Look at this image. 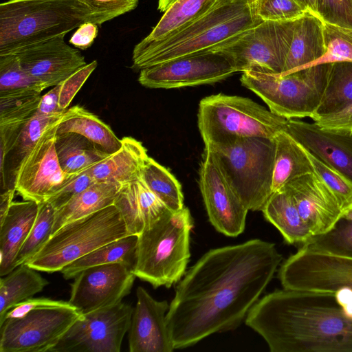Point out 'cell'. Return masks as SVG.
Here are the masks:
<instances>
[{
  "label": "cell",
  "mask_w": 352,
  "mask_h": 352,
  "mask_svg": "<svg viewBox=\"0 0 352 352\" xmlns=\"http://www.w3.org/2000/svg\"><path fill=\"white\" fill-rule=\"evenodd\" d=\"M250 8L261 21H295L307 12L296 0H250Z\"/></svg>",
  "instance_id": "cell-42"
},
{
  "label": "cell",
  "mask_w": 352,
  "mask_h": 352,
  "mask_svg": "<svg viewBox=\"0 0 352 352\" xmlns=\"http://www.w3.org/2000/svg\"><path fill=\"white\" fill-rule=\"evenodd\" d=\"M90 10L92 23L100 26L122 14L133 10L138 0H79Z\"/></svg>",
  "instance_id": "cell-44"
},
{
  "label": "cell",
  "mask_w": 352,
  "mask_h": 352,
  "mask_svg": "<svg viewBox=\"0 0 352 352\" xmlns=\"http://www.w3.org/2000/svg\"><path fill=\"white\" fill-rule=\"evenodd\" d=\"M342 217L352 220V206L343 212Z\"/></svg>",
  "instance_id": "cell-55"
},
{
  "label": "cell",
  "mask_w": 352,
  "mask_h": 352,
  "mask_svg": "<svg viewBox=\"0 0 352 352\" xmlns=\"http://www.w3.org/2000/svg\"><path fill=\"white\" fill-rule=\"evenodd\" d=\"M296 21H261L209 52L223 56L236 72L281 74Z\"/></svg>",
  "instance_id": "cell-10"
},
{
  "label": "cell",
  "mask_w": 352,
  "mask_h": 352,
  "mask_svg": "<svg viewBox=\"0 0 352 352\" xmlns=\"http://www.w3.org/2000/svg\"><path fill=\"white\" fill-rule=\"evenodd\" d=\"M41 98L34 90L0 93V129L22 128L35 115Z\"/></svg>",
  "instance_id": "cell-36"
},
{
  "label": "cell",
  "mask_w": 352,
  "mask_h": 352,
  "mask_svg": "<svg viewBox=\"0 0 352 352\" xmlns=\"http://www.w3.org/2000/svg\"><path fill=\"white\" fill-rule=\"evenodd\" d=\"M261 22L253 15L250 0H222L212 10L177 33L133 51V68H144L170 60L208 53Z\"/></svg>",
  "instance_id": "cell-3"
},
{
  "label": "cell",
  "mask_w": 352,
  "mask_h": 352,
  "mask_svg": "<svg viewBox=\"0 0 352 352\" xmlns=\"http://www.w3.org/2000/svg\"><path fill=\"white\" fill-rule=\"evenodd\" d=\"M261 211L289 244L300 246L313 236L285 188L272 192Z\"/></svg>",
  "instance_id": "cell-27"
},
{
  "label": "cell",
  "mask_w": 352,
  "mask_h": 352,
  "mask_svg": "<svg viewBox=\"0 0 352 352\" xmlns=\"http://www.w3.org/2000/svg\"><path fill=\"white\" fill-rule=\"evenodd\" d=\"M299 249L352 258V220L342 217L330 230L313 236Z\"/></svg>",
  "instance_id": "cell-38"
},
{
  "label": "cell",
  "mask_w": 352,
  "mask_h": 352,
  "mask_svg": "<svg viewBox=\"0 0 352 352\" xmlns=\"http://www.w3.org/2000/svg\"><path fill=\"white\" fill-rule=\"evenodd\" d=\"M282 259L275 244L261 239L212 249L204 254L184 274L166 314L175 349L237 328Z\"/></svg>",
  "instance_id": "cell-1"
},
{
  "label": "cell",
  "mask_w": 352,
  "mask_h": 352,
  "mask_svg": "<svg viewBox=\"0 0 352 352\" xmlns=\"http://www.w3.org/2000/svg\"><path fill=\"white\" fill-rule=\"evenodd\" d=\"M208 153L248 210H262L272 193L274 138H243L204 144Z\"/></svg>",
  "instance_id": "cell-6"
},
{
  "label": "cell",
  "mask_w": 352,
  "mask_h": 352,
  "mask_svg": "<svg viewBox=\"0 0 352 352\" xmlns=\"http://www.w3.org/2000/svg\"><path fill=\"white\" fill-rule=\"evenodd\" d=\"M317 15L323 21L352 28V0H318Z\"/></svg>",
  "instance_id": "cell-45"
},
{
  "label": "cell",
  "mask_w": 352,
  "mask_h": 352,
  "mask_svg": "<svg viewBox=\"0 0 352 352\" xmlns=\"http://www.w3.org/2000/svg\"><path fill=\"white\" fill-rule=\"evenodd\" d=\"M192 227L188 208L168 210L138 235L135 276L154 288L170 287L181 280L188 263Z\"/></svg>",
  "instance_id": "cell-5"
},
{
  "label": "cell",
  "mask_w": 352,
  "mask_h": 352,
  "mask_svg": "<svg viewBox=\"0 0 352 352\" xmlns=\"http://www.w3.org/2000/svg\"><path fill=\"white\" fill-rule=\"evenodd\" d=\"M16 190L9 188L1 192L0 195V222L6 216L12 203Z\"/></svg>",
  "instance_id": "cell-52"
},
{
  "label": "cell",
  "mask_w": 352,
  "mask_h": 352,
  "mask_svg": "<svg viewBox=\"0 0 352 352\" xmlns=\"http://www.w3.org/2000/svg\"><path fill=\"white\" fill-rule=\"evenodd\" d=\"M199 170V186L209 220L228 236L245 229L248 210L243 205L208 153L204 152Z\"/></svg>",
  "instance_id": "cell-17"
},
{
  "label": "cell",
  "mask_w": 352,
  "mask_h": 352,
  "mask_svg": "<svg viewBox=\"0 0 352 352\" xmlns=\"http://www.w3.org/2000/svg\"><path fill=\"white\" fill-rule=\"evenodd\" d=\"M55 146L60 167L67 177L91 168L109 155L98 145L75 133L56 135Z\"/></svg>",
  "instance_id": "cell-32"
},
{
  "label": "cell",
  "mask_w": 352,
  "mask_h": 352,
  "mask_svg": "<svg viewBox=\"0 0 352 352\" xmlns=\"http://www.w3.org/2000/svg\"><path fill=\"white\" fill-rule=\"evenodd\" d=\"M64 37L32 44L15 53L24 70L46 88L59 85L87 65L84 56Z\"/></svg>",
  "instance_id": "cell-18"
},
{
  "label": "cell",
  "mask_w": 352,
  "mask_h": 352,
  "mask_svg": "<svg viewBox=\"0 0 352 352\" xmlns=\"http://www.w3.org/2000/svg\"><path fill=\"white\" fill-rule=\"evenodd\" d=\"M82 314L69 304L43 307L0 324V352H50Z\"/></svg>",
  "instance_id": "cell-11"
},
{
  "label": "cell",
  "mask_w": 352,
  "mask_h": 352,
  "mask_svg": "<svg viewBox=\"0 0 352 352\" xmlns=\"http://www.w3.org/2000/svg\"><path fill=\"white\" fill-rule=\"evenodd\" d=\"M274 164L272 176V192L278 191L301 175L314 172L305 148L284 130L274 138Z\"/></svg>",
  "instance_id": "cell-28"
},
{
  "label": "cell",
  "mask_w": 352,
  "mask_h": 352,
  "mask_svg": "<svg viewBox=\"0 0 352 352\" xmlns=\"http://www.w3.org/2000/svg\"><path fill=\"white\" fill-rule=\"evenodd\" d=\"M278 278L287 289L352 292V258L298 249L282 263Z\"/></svg>",
  "instance_id": "cell-13"
},
{
  "label": "cell",
  "mask_w": 352,
  "mask_h": 352,
  "mask_svg": "<svg viewBox=\"0 0 352 352\" xmlns=\"http://www.w3.org/2000/svg\"><path fill=\"white\" fill-rule=\"evenodd\" d=\"M122 185L96 182L56 210L52 234L64 225L113 205Z\"/></svg>",
  "instance_id": "cell-29"
},
{
  "label": "cell",
  "mask_w": 352,
  "mask_h": 352,
  "mask_svg": "<svg viewBox=\"0 0 352 352\" xmlns=\"http://www.w3.org/2000/svg\"><path fill=\"white\" fill-rule=\"evenodd\" d=\"M49 284L37 270L22 264L0 280V324L14 305L32 298Z\"/></svg>",
  "instance_id": "cell-34"
},
{
  "label": "cell",
  "mask_w": 352,
  "mask_h": 352,
  "mask_svg": "<svg viewBox=\"0 0 352 352\" xmlns=\"http://www.w3.org/2000/svg\"><path fill=\"white\" fill-rule=\"evenodd\" d=\"M45 89L24 70L16 54L0 55V93L22 90L41 93Z\"/></svg>",
  "instance_id": "cell-41"
},
{
  "label": "cell",
  "mask_w": 352,
  "mask_h": 352,
  "mask_svg": "<svg viewBox=\"0 0 352 352\" xmlns=\"http://www.w3.org/2000/svg\"><path fill=\"white\" fill-rule=\"evenodd\" d=\"M98 65L94 60L81 67L59 84V107L66 110L76 94Z\"/></svg>",
  "instance_id": "cell-47"
},
{
  "label": "cell",
  "mask_w": 352,
  "mask_h": 352,
  "mask_svg": "<svg viewBox=\"0 0 352 352\" xmlns=\"http://www.w3.org/2000/svg\"><path fill=\"white\" fill-rule=\"evenodd\" d=\"M58 122L42 135L16 172L14 186L23 200L47 201L69 178L60 167L56 151Z\"/></svg>",
  "instance_id": "cell-16"
},
{
  "label": "cell",
  "mask_w": 352,
  "mask_h": 352,
  "mask_svg": "<svg viewBox=\"0 0 352 352\" xmlns=\"http://www.w3.org/2000/svg\"><path fill=\"white\" fill-rule=\"evenodd\" d=\"M133 309L121 302L82 314L50 352H120Z\"/></svg>",
  "instance_id": "cell-12"
},
{
  "label": "cell",
  "mask_w": 352,
  "mask_h": 352,
  "mask_svg": "<svg viewBox=\"0 0 352 352\" xmlns=\"http://www.w3.org/2000/svg\"><path fill=\"white\" fill-rule=\"evenodd\" d=\"M136 296L129 330V351H173L175 348L166 322L167 301L154 299L142 287H138Z\"/></svg>",
  "instance_id": "cell-20"
},
{
  "label": "cell",
  "mask_w": 352,
  "mask_h": 352,
  "mask_svg": "<svg viewBox=\"0 0 352 352\" xmlns=\"http://www.w3.org/2000/svg\"><path fill=\"white\" fill-rule=\"evenodd\" d=\"M324 52L323 21L317 14L307 11L296 21L281 74L305 68L321 58Z\"/></svg>",
  "instance_id": "cell-24"
},
{
  "label": "cell",
  "mask_w": 352,
  "mask_h": 352,
  "mask_svg": "<svg viewBox=\"0 0 352 352\" xmlns=\"http://www.w3.org/2000/svg\"><path fill=\"white\" fill-rule=\"evenodd\" d=\"M88 170L69 177L47 201L56 210L74 197L95 184L96 182Z\"/></svg>",
  "instance_id": "cell-46"
},
{
  "label": "cell",
  "mask_w": 352,
  "mask_h": 352,
  "mask_svg": "<svg viewBox=\"0 0 352 352\" xmlns=\"http://www.w3.org/2000/svg\"><path fill=\"white\" fill-rule=\"evenodd\" d=\"M325 52L305 68L338 62H352V28L323 21ZM304 68V69H305Z\"/></svg>",
  "instance_id": "cell-40"
},
{
  "label": "cell",
  "mask_w": 352,
  "mask_h": 352,
  "mask_svg": "<svg viewBox=\"0 0 352 352\" xmlns=\"http://www.w3.org/2000/svg\"><path fill=\"white\" fill-rule=\"evenodd\" d=\"M142 177L148 187L172 211L184 207L182 187L169 170L148 157L142 170Z\"/></svg>",
  "instance_id": "cell-37"
},
{
  "label": "cell",
  "mask_w": 352,
  "mask_h": 352,
  "mask_svg": "<svg viewBox=\"0 0 352 352\" xmlns=\"http://www.w3.org/2000/svg\"><path fill=\"white\" fill-rule=\"evenodd\" d=\"M135 277L123 263L85 269L74 277L68 301L82 314L115 305L130 293Z\"/></svg>",
  "instance_id": "cell-15"
},
{
  "label": "cell",
  "mask_w": 352,
  "mask_h": 352,
  "mask_svg": "<svg viewBox=\"0 0 352 352\" xmlns=\"http://www.w3.org/2000/svg\"><path fill=\"white\" fill-rule=\"evenodd\" d=\"M314 172L323 181L337 199L343 212L352 206V181L316 158L306 150Z\"/></svg>",
  "instance_id": "cell-43"
},
{
  "label": "cell",
  "mask_w": 352,
  "mask_h": 352,
  "mask_svg": "<svg viewBox=\"0 0 352 352\" xmlns=\"http://www.w3.org/2000/svg\"><path fill=\"white\" fill-rule=\"evenodd\" d=\"M352 104V62L330 63L325 89L320 102L311 117L337 113Z\"/></svg>",
  "instance_id": "cell-35"
},
{
  "label": "cell",
  "mask_w": 352,
  "mask_h": 352,
  "mask_svg": "<svg viewBox=\"0 0 352 352\" xmlns=\"http://www.w3.org/2000/svg\"><path fill=\"white\" fill-rule=\"evenodd\" d=\"M69 301L56 300L45 298H30L12 307L6 313L3 322L7 318L21 316L34 309L43 307H63L69 305Z\"/></svg>",
  "instance_id": "cell-49"
},
{
  "label": "cell",
  "mask_w": 352,
  "mask_h": 352,
  "mask_svg": "<svg viewBox=\"0 0 352 352\" xmlns=\"http://www.w3.org/2000/svg\"><path fill=\"white\" fill-rule=\"evenodd\" d=\"M98 34V25L92 22L82 23L74 33L69 42L75 47L85 50L92 45Z\"/></svg>",
  "instance_id": "cell-51"
},
{
  "label": "cell",
  "mask_w": 352,
  "mask_h": 352,
  "mask_svg": "<svg viewBox=\"0 0 352 352\" xmlns=\"http://www.w3.org/2000/svg\"><path fill=\"white\" fill-rule=\"evenodd\" d=\"M39 204L29 200L13 201L0 222V275L16 268V256L36 221Z\"/></svg>",
  "instance_id": "cell-23"
},
{
  "label": "cell",
  "mask_w": 352,
  "mask_h": 352,
  "mask_svg": "<svg viewBox=\"0 0 352 352\" xmlns=\"http://www.w3.org/2000/svg\"><path fill=\"white\" fill-rule=\"evenodd\" d=\"M313 120L323 129L352 133V104L337 113L318 117Z\"/></svg>",
  "instance_id": "cell-48"
},
{
  "label": "cell",
  "mask_w": 352,
  "mask_h": 352,
  "mask_svg": "<svg viewBox=\"0 0 352 352\" xmlns=\"http://www.w3.org/2000/svg\"><path fill=\"white\" fill-rule=\"evenodd\" d=\"M329 67L318 65L287 74L248 70L240 80L272 113L286 119L311 118L322 99Z\"/></svg>",
  "instance_id": "cell-9"
},
{
  "label": "cell",
  "mask_w": 352,
  "mask_h": 352,
  "mask_svg": "<svg viewBox=\"0 0 352 352\" xmlns=\"http://www.w3.org/2000/svg\"><path fill=\"white\" fill-rule=\"evenodd\" d=\"M55 208L48 201L39 204L36 221L16 259V267L25 264L45 244L52 234Z\"/></svg>",
  "instance_id": "cell-39"
},
{
  "label": "cell",
  "mask_w": 352,
  "mask_h": 352,
  "mask_svg": "<svg viewBox=\"0 0 352 352\" xmlns=\"http://www.w3.org/2000/svg\"><path fill=\"white\" fill-rule=\"evenodd\" d=\"M92 22L79 0H8L0 4V55L60 36Z\"/></svg>",
  "instance_id": "cell-4"
},
{
  "label": "cell",
  "mask_w": 352,
  "mask_h": 352,
  "mask_svg": "<svg viewBox=\"0 0 352 352\" xmlns=\"http://www.w3.org/2000/svg\"><path fill=\"white\" fill-rule=\"evenodd\" d=\"M310 153L352 181V133L326 130L315 122L287 119L283 129Z\"/></svg>",
  "instance_id": "cell-21"
},
{
  "label": "cell",
  "mask_w": 352,
  "mask_h": 352,
  "mask_svg": "<svg viewBox=\"0 0 352 352\" xmlns=\"http://www.w3.org/2000/svg\"><path fill=\"white\" fill-rule=\"evenodd\" d=\"M175 1V0H158L157 8L161 12H165Z\"/></svg>",
  "instance_id": "cell-54"
},
{
  "label": "cell",
  "mask_w": 352,
  "mask_h": 352,
  "mask_svg": "<svg viewBox=\"0 0 352 352\" xmlns=\"http://www.w3.org/2000/svg\"><path fill=\"white\" fill-rule=\"evenodd\" d=\"M113 205L120 212L129 235H139L146 226L170 210L148 187L142 173L121 186Z\"/></svg>",
  "instance_id": "cell-22"
},
{
  "label": "cell",
  "mask_w": 352,
  "mask_h": 352,
  "mask_svg": "<svg viewBox=\"0 0 352 352\" xmlns=\"http://www.w3.org/2000/svg\"><path fill=\"white\" fill-rule=\"evenodd\" d=\"M236 71L223 56L204 53L184 56L140 70L139 82L153 89H173L212 84Z\"/></svg>",
  "instance_id": "cell-14"
},
{
  "label": "cell",
  "mask_w": 352,
  "mask_h": 352,
  "mask_svg": "<svg viewBox=\"0 0 352 352\" xmlns=\"http://www.w3.org/2000/svg\"><path fill=\"white\" fill-rule=\"evenodd\" d=\"M62 116L45 117L35 113L22 127L12 149L5 159L3 169L0 170L1 192L9 188H14V179L21 164L42 135L57 124Z\"/></svg>",
  "instance_id": "cell-30"
},
{
  "label": "cell",
  "mask_w": 352,
  "mask_h": 352,
  "mask_svg": "<svg viewBox=\"0 0 352 352\" xmlns=\"http://www.w3.org/2000/svg\"><path fill=\"white\" fill-rule=\"evenodd\" d=\"M59 85L41 96L36 113L41 116L54 117L62 116L66 110L60 108Z\"/></svg>",
  "instance_id": "cell-50"
},
{
  "label": "cell",
  "mask_w": 352,
  "mask_h": 352,
  "mask_svg": "<svg viewBox=\"0 0 352 352\" xmlns=\"http://www.w3.org/2000/svg\"><path fill=\"white\" fill-rule=\"evenodd\" d=\"M284 188L313 236L328 232L342 217L337 199L314 172L292 179Z\"/></svg>",
  "instance_id": "cell-19"
},
{
  "label": "cell",
  "mask_w": 352,
  "mask_h": 352,
  "mask_svg": "<svg viewBox=\"0 0 352 352\" xmlns=\"http://www.w3.org/2000/svg\"><path fill=\"white\" fill-rule=\"evenodd\" d=\"M138 235L129 234L105 244L79 258L60 271L65 279L77 276L85 269L107 263H123L134 267Z\"/></svg>",
  "instance_id": "cell-33"
},
{
  "label": "cell",
  "mask_w": 352,
  "mask_h": 352,
  "mask_svg": "<svg viewBox=\"0 0 352 352\" xmlns=\"http://www.w3.org/2000/svg\"><path fill=\"white\" fill-rule=\"evenodd\" d=\"M287 120L248 98L222 93L201 99L197 113L204 144L243 138H274Z\"/></svg>",
  "instance_id": "cell-8"
},
{
  "label": "cell",
  "mask_w": 352,
  "mask_h": 352,
  "mask_svg": "<svg viewBox=\"0 0 352 352\" xmlns=\"http://www.w3.org/2000/svg\"><path fill=\"white\" fill-rule=\"evenodd\" d=\"M337 293L283 288L253 305L245 318L272 352H352V314Z\"/></svg>",
  "instance_id": "cell-2"
},
{
  "label": "cell",
  "mask_w": 352,
  "mask_h": 352,
  "mask_svg": "<svg viewBox=\"0 0 352 352\" xmlns=\"http://www.w3.org/2000/svg\"><path fill=\"white\" fill-rule=\"evenodd\" d=\"M221 1L175 0L164 12L150 34L138 44H151L177 33L209 12Z\"/></svg>",
  "instance_id": "cell-31"
},
{
  "label": "cell",
  "mask_w": 352,
  "mask_h": 352,
  "mask_svg": "<svg viewBox=\"0 0 352 352\" xmlns=\"http://www.w3.org/2000/svg\"><path fill=\"white\" fill-rule=\"evenodd\" d=\"M230 1H235V0H230Z\"/></svg>",
  "instance_id": "cell-56"
},
{
  "label": "cell",
  "mask_w": 352,
  "mask_h": 352,
  "mask_svg": "<svg viewBox=\"0 0 352 352\" xmlns=\"http://www.w3.org/2000/svg\"><path fill=\"white\" fill-rule=\"evenodd\" d=\"M307 11L317 14L318 0H296Z\"/></svg>",
  "instance_id": "cell-53"
},
{
  "label": "cell",
  "mask_w": 352,
  "mask_h": 352,
  "mask_svg": "<svg viewBox=\"0 0 352 352\" xmlns=\"http://www.w3.org/2000/svg\"><path fill=\"white\" fill-rule=\"evenodd\" d=\"M126 235L124 219L111 205L62 226L25 264L38 272H60L79 258Z\"/></svg>",
  "instance_id": "cell-7"
},
{
  "label": "cell",
  "mask_w": 352,
  "mask_h": 352,
  "mask_svg": "<svg viewBox=\"0 0 352 352\" xmlns=\"http://www.w3.org/2000/svg\"><path fill=\"white\" fill-rule=\"evenodd\" d=\"M75 133L87 138L107 154L116 152L122 144L109 126L80 105L67 108L56 127V135Z\"/></svg>",
  "instance_id": "cell-26"
},
{
  "label": "cell",
  "mask_w": 352,
  "mask_h": 352,
  "mask_svg": "<svg viewBox=\"0 0 352 352\" xmlns=\"http://www.w3.org/2000/svg\"><path fill=\"white\" fill-rule=\"evenodd\" d=\"M121 147L88 170L96 182L126 184L141 175L148 158L141 142L132 137L121 139Z\"/></svg>",
  "instance_id": "cell-25"
}]
</instances>
